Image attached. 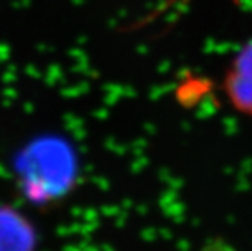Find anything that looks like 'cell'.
I'll list each match as a JSON object with an SVG mask.
<instances>
[{
	"instance_id": "6da1fadb",
	"label": "cell",
	"mask_w": 252,
	"mask_h": 251,
	"mask_svg": "<svg viewBox=\"0 0 252 251\" xmlns=\"http://www.w3.org/2000/svg\"><path fill=\"white\" fill-rule=\"evenodd\" d=\"M223 91L231 106L252 117V41L237 52L223 79Z\"/></svg>"
},
{
	"instance_id": "7a4b0ae2",
	"label": "cell",
	"mask_w": 252,
	"mask_h": 251,
	"mask_svg": "<svg viewBox=\"0 0 252 251\" xmlns=\"http://www.w3.org/2000/svg\"><path fill=\"white\" fill-rule=\"evenodd\" d=\"M35 224L11 204H0V251H36Z\"/></svg>"
}]
</instances>
